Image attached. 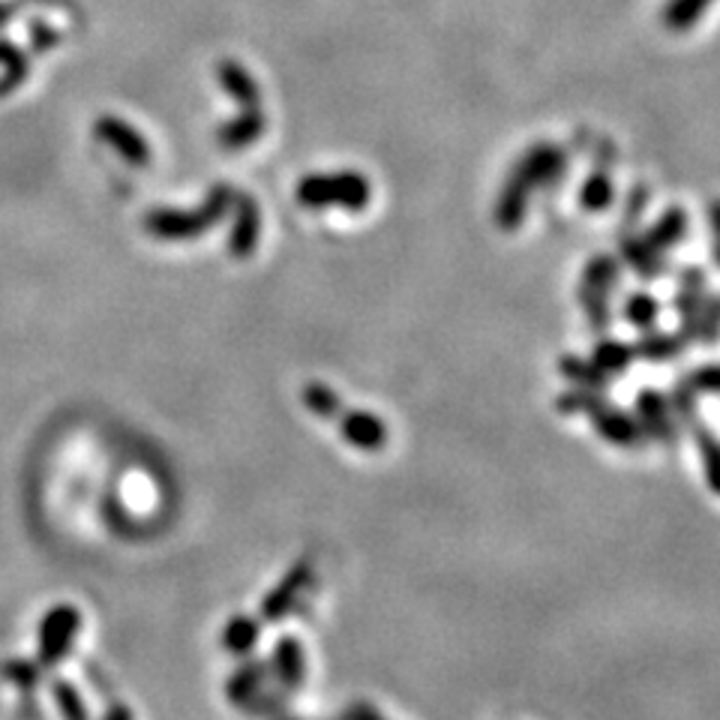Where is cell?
I'll list each match as a JSON object with an SVG mask.
<instances>
[{"mask_svg": "<svg viewBox=\"0 0 720 720\" xmlns=\"http://www.w3.org/2000/svg\"><path fill=\"white\" fill-rule=\"evenodd\" d=\"M711 3L715 0H666V7L661 12L663 27L673 31V34H685L709 12Z\"/></svg>", "mask_w": 720, "mask_h": 720, "instance_id": "cell-21", "label": "cell"}, {"mask_svg": "<svg viewBox=\"0 0 720 720\" xmlns=\"http://www.w3.org/2000/svg\"><path fill=\"white\" fill-rule=\"evenodd\" d=\"M228 189L220 187L213 189V196L208 199V204L196 213H154L151 216V232L156 237H168V240H187V237H199L204 235L213 223L223 220V213L228 211Z\"/></svg>", "mask_w": 720, "mask_h": 720, "instance_id": "cell-6", "label": "cell"}, {"mask_svg": "<svg viewBox=\"0 0 720 720\" xmlns=\"http://www.w3.org/2000/svg\"><path fill=\"white\" fill-rule=\"evenodd\" d=\"M345 720H388L376 706H369V703H352L343 715Z\"/></svg>", "mask_w": 720, "mask_h": 720, "instance_id": "cell-35", "label": "cell"}, {"mask_svg": "<svg viewBox=\"0 0 720 720\" xmlns=\"http://www.w3.org/2000/svg\"><path fill=\"white\" fill-rule=\"evenodd\" d=\"M622 259L630 271L637 273L639 280H654L663 273V259L658 249H651L646 244V237L625 235L622 237Z\"/></svg>", "mask_w": 720, "mask_h": 720, "instance_id": "cell-16", "label": "cell"}, {"mask_svg": "<svg viewBox=\"0 0 720 720\" xmlns=\"http://www.w3.org/2000/svg\"><path fill=\"white\" fill-rule=\"evenodd\" d=\"M259 132H261V118H259V115H252V118L235 123L232 130H225L223 139L232 144V147H244V144L252 142V139H256Z\"/></svg>", "mask_w": 720, "mask_h": 720, "instance_id": "cell-32", "label": "cell"}, {"mask_svg": "<svg viewBox=\"0 0 720 720\" xmlns=\"http://www.w3.org/2000/svg\"><path fill=\"white\" fill-rule=\"evenodd\" d=\"M312 582H316V562L312 558H297L295 565L288 567L283 574V579L273 586L268 594H264V601H261V618L264 622H283L292 613L300 610V603H304V594L312 589Z\"/></svg>", "mask_w": 720, "mask_h": 720, "instance_id": "cell-5", "label": "cell"}, {"mask_svg": "<svg viewBox=\"0 0 720 720\" xmlns=\"http://www.w3.org/2000/svg\"><path fill=\"white\" fill-rule=\"evenodd\" d=\"M271 720H304V718H297V715H288V711H283V715H276V718H271Z\"/></svg>", "mask_w": 720, "mask_h": 720, "instance_id": "cell-37", "label": "cell"}, {"mask_svg": "<svg viewBox=\"0 0 720 720\" xmlns=\"http://www.w3.org/2000/svg\"><path fill=\"white\" fill-rule=\"evenodd\" d=\"M51 694H55V706H58L60 718L63 720H91L82 694H79L70 682H63V678L55 682V685H51Z\"/></svg>", "mask_w": 720, "mask_h": 720, "instance_id": "cell-28", "label": "cell"}, {"mask_svg": "<svg viewBox=\"0 0 720 720\" xmlns=\"http://www.w3.org/2000/svg\"><path fill=\"white\" fill-rule=\"evenodd\" d=\"M261 637V625L259 618H252V615H232L223 627V649L228 654H235V658H247L249 651L256 649V642Z\"/></svg>", "mask_w": 720, "mask_h": 720, "instance_id": "cell-17", "label": "cell"}, {"mask_svg": "<svg viewBox=\"0 0 720 720\" xmlns=\"http://www.w3.org/2000/svg\"><path fill=\"white\" fill-rule=\"evenodd\" d=\"M304 405H307L309 414H316L321 421H337L340 414L345 412L343 397L333 388H328L324 381H307L304 385Z\"/></svg>", "mask_w": 720, "mask_h": 720, "instance_id": "cell-22", "label": "cell"}, {"mask_svg": "<svg viewBox=\"0 0 720 720\" xmlns=\"http://www.w3.org/2000/svg\"><path fill=\"white\" fill-rule=\"evenodd\" d=\"M558 373L574 385V388H586V390H601L606 393L613 378L603 373L601 366L594 364L591 357H579V355H562L558 361Z\"/></svg>", "mask_w": 720, "mask_h": 720, "instance_id": "cell-15", "label": "cell"}, {"mask_svg": "<svg viewBox=\"0 0 720 720\" xmlns=\"http://www.w3.org/2000/svg\"><path fill=\"white\" fill-rule=\"evenodd\" d=\"M691 433H694V441H697L703 472H706V484H709L715 496H720V438L715 436L699 417L691 424Z\"/></svg>", "mask_w": 720, "mask_h": 720, "instance_id": "cell-19", "label": "cell"}, {"mask_svg": "<svg viewBox=\"0 0 720 720\" xmlns=\"http://www.w3.org/2000/svg\"><path fill=\"white\" fill-rule=\"evenodd\" d=\"M697 340L703 345L720 343V297L706 295V304H703V312H699Z\"/></svg>", "mask_w": 720, "mask_h": 720, "instance_id": "cell-29", "label": "cell"}, {"mask_svg": "<svg viewBox=\"0 0 720 720\" xmlns=\"http://www.w3.org/2000/svg\"><path fill=\"white\" fill-rule=\"evenodd\" d=\"M373 199V187L357 172H333V175H307L297 184V201L304 208H343L364 211Z\"/></svg>", "mask_w": 720, "mask_h": 720, "instance_id": "cell-2", "label": "cell"}, {"mask_svg": "<svg viewBox=\"0 0 720 720\" xmlns=\"http://www.w3.org/2000/svg\"><path fill=\"white\" fill-rule=\"evenodd\" d=\"M666 400H670L675 417H678L682 424L691 426L699 417V393L691 388V381H687V378H678V381H675L673 393H670Z\"/></svg>", "mask_w": 720, "mask_h": 720, "instance_id": "cell-27", "label": "cell"}, {"mask_svg": "<svg viewBox=\"0 0 720 720\" xmlns=\"http://www.w3.org/2000/svg\"><path fill=\"white\" fill-rule=\"evenodd\" d=\"M687 381L697 393H711V397H720V364H706L697 366L687 373Z\"/></svg>", "mask_w": 720, "mask_h": 720, "instance_id": "cell-31", "label": "cell"}, {"mask_svg": "<svg viewBox=\"0 0 720 720\" xmlns=\"http://www.w3.org/2000/svg\"><path fill=\"white\" fill-rule=\"evenodd\" d=\"M3 678H10V682H15L19 687H27V691H34L36 685H39V678H43V663L36 661H7L3 663Z\"/></svg>", "mask_w": 720, "mask_h": 720, "instance_id": "cell-30", "label": "cell"}, {"mask_svg": "<svg viewBox=\"0 0 720 720\" xmlns=\"http://www.w3.org/2000/svg\"><path fill=\"white\" fill-rule=\"evenodd\" d=\"M340 436H343V441H349L352 448L376 453V450L388 445V424L373 412L352 409V412L340 414Z\"/></svg>", "mask_w": 720, "mask_h": 720, "instance_id": "cell-11", "label": "cell"}, {"mask_svg": "<svg viewBox=\"0 0 720 720\" xmlns=\"http://www.w3.org/2000/svg\"><path fill=\"white\" fill-rule=\"evenodd\" d=\"M615 199V189H613V178L606 175V172H594L586 184H582V192H579V204H582V211L598 213L606 211Z\"/></svg>", "mask_w": 720, "mask_h": 720, "instance_id": "cell-24", "label": "cell"}, {"mask_svg": "<svg viewBox=\"0 0 720 720\" xmlns=\"http://www.w3.org/2000/svg\"><path fill=\"white\" fill-rule=\"evenodd\" d=\"M288 703H292V694H288V691H283V687L280 685H268L264 687V691H261L259 697H252L247 703V706H244V715H249V718H264V720H271V718H276V715H283L285 711V706H288Z\"/></svg>", "mask_w": 720, "mask_h": 720, "instance_id": "cell-25", "label": "cell"}, {"mask_svg": "<svg viewBox=\"0 0 720 720\" xmlns=\"http://www.w3.org/2000/svg\"><path fill=\"white\" fill-rule=\"evenodd\" d=\"M603 402H606V393L601 390H586V388H570L565 390L558 400H555V409L562 414H586L598 412Z\"/></svg>", "mask_w": 720, "mask_h": 720, "instance_id": "cell-26", "label": "cell"}, {"mask_svg": "<svg viewBox=\"0 0 720 720\" xmlns=\"http://www.w3.org/2000/svg\"><path fill=\"white\" fill-rule=\"evenodd\" d=\"M340 720H345V718H340Z\"/></svg>", "mask_w": 720, "mask_h": 720, "instance_id": "cell-38", "label": "cell"}, {"mask_svg": "<svg viewBox=\"0 0 720 720\" xmlns=\"http://www.w3.org/2000/svg\"><path fill=\"white\" fill-rule=\"evenodd\" d=\"M637 361H649V364H670L675 357H682L687 352V340L678 333L666 331H642V337L634 345Z\"/></svg>", "mask_w": 720, "mask_h": 720, "instance_id": "cell-14", "label": "cell"}, {"mask_svg": "<svg viewBox=\"0 0 720 720\" xmlns=\"http://www.w3.org/2000/svg\"><path fill=\"white\" fill-rule=\"evenodd\" d=\"M591 361L601 366L606 376H622L627 373L634 361H637V352H634V345L622 343V340H610V337H601L594 349H591Z\"/></svg>", "mask_w": 720, "mask_h": 720, "instance_id": "cell-20", "label": "cell"}, {"mask_svg": "<svg viewBox=\"0 0 720 720\" xmlns=\"http://www.w3.org/2000/svg\"><path fill=\"white\" fill-rule=\"evenodd\" d=\"M637 424L642 429L646 441H654L661 448H675L678 445V417H675L673 405L663 397L661 390L646 388L637 393Z\"/></svg>", "mask_w": 720, "mask_h": 720, "instance_id": "cell-7", "label": "cell"}, {"mask_svg": "<svg viewBox=\"0 0 720 720\" xmlns=\"http://www.w3.org/2000/svg\"><path fill=\"white\" fill-rule=\"evenodd\" d=\"M271 670H268V663L256 661V658H247V661L237 666L235 673L228 675V682H225V697L228 703L235 706V709H244L249 699L259 697L264 687L271 685Z\"/></svg>", "mask_w": 720, "mask_h": 720, "instance_id": "cell-12", "label": "cell"}, {"mask_svg": "<svg viewBox=\"0 0 720 720\" xmlns=\"http://www.w3.org/2000/svg\"><path fill=\"white\" fill-rule=\"evenodd\" d=\"M703 304H706V273L699 268H687L678 280V295H675V312H678L682 337L687 343H697Z\"/></svg>", "mask_w": 720, "mask_h": 720, "instance_id": "cell-9", "label": "cell"}, {"mask_svg": "<svg viewBox=\"0 0 720 720\" xmlns=\"http://www.w3.org/2000/svg\"><path fill=\"white\" fill-rule=\"evenodd\" d=\"M82 630V613L72 603H55L43 618L36 630V651L43 666H58L75 646Z\"/></svg>", "mask_w": 720, "mask_h": 720, "instance_id": "cell-4", "label": "cell"}, {"mask_svg": "<svg viewBox=\"0 0 720 720\" xmlns=\"http://www.w3.org/2000/svg\"><path fill=\"white\" fill-rule=\"evenodd\" d=\"M271 670L273 685H280L288 694H295L297 687L307 682V658H304V649H300V639L297 637H280L273 642L271 651Z\"/></svg>", "mask_w": 720, "mask_h": 720, "instance_id": "cell-10", "label": "cell"}, {"mask_svg": "<svg viewBox=\"0 0 720 720\" xmlns=\"http://www.w3.org/2000/svg\"><path fill=\"white\" fill-rule=\"evenodd\" d=\"M658 316H661V304L649 292H634L625 300V321L634 324L637 331H651L658 324Z\"/></svg>", "mask_w": 720, "mask_h": 720, "instance_id": "cell-23", "label": "cell"}, {"mask_svg": "<svg viewBox=\"0 0 720 720\" xmlns=\"http://www.w3.org/2000/svg\"><path fill=\"white\" fill-rule=\"evenodd\" d=\"M589 421L591 426H594V433H598L603 441H610L613 448L639 450L646 445V436H642V429H639L637 417L627 414L625 409L613 405L610 400L603 402L598 412H591Z\"/></svg>", "mask_w": 720, "mask_h": 720, "instance_id": "cell-8", "label": "cell"}, {"mask_svg": "<svg viewBox=\"0 0 720 720\" xmlns=\"http://www.w3.org/2000/svg\"><path fill=\"white\" fill-rule=\"evenodd\" d=\"M567 156L562 147H555L550 142L534 144L532 151H526L520 156V163L510 168V175L505 178L501 189H498L496 211L493 220L501 232H517L526 220V211L532 204L534 189L553 187L565 178Z\"/></svg>", "mask_w": 720, "mask_h": 720, "instance_id": "cell-1", "label": "cell"}, {"mask_svg": "<svg viewBox=\"0 0 720 720\" xmlns=\"http://www.w3.org/2000/svg\"><path fill=\"white\" fill-rule=\"evenodd\" d=\"M259 232H261L259 204L249 199V196H240V199H237L235 225H232V235H228V252H232L235 259H247V256H252L256 247H259Z\"/></svg>", "mask_w": 720, "mask_h": 720, "instance_id": "cell-13", "label": "cell"}, {"mask_svg": "<svg viewBox=\"0 0 720 720\" xmlns=\"http://www.w3.org/2000/svg\"><path fill=\"white\" fill-rule=\"evenodd\" d=\"M225 84H228V91L237 96V99H244V103H256V84L249 82V75L244 70H237V67H228L225 70Z\"/></svg>", "mask_w": 720, "mask_h": 720, "instance_id": "cell-33", "label": "cell"}, {"mask_svg": "<svg viewBox=\"0 0 720 720\" xmlns=\"http://www.w3.org/2000/svg\"><path fill=\"white\" fill-rule=\"evenodd\" d=\"M709 225H711V256L720 268V199L709 204Z\"/></svg>", "mask_w": 720, "mask_h": 720, "instance_id": "cell-34", "label": "cell"}, {"mask_svg": "<svg viewBox=\"0 0 720 720\" xmlns=\"http://www.w3.org/2000/svg\"><path fill=\"white\" fill-rule=\"evenodd\" d=\"M103 720H132L130 706H123V703H115V706H111V709L103 715Z\"/></svg>", "mask_w": 720, "mask_h": 720, "instance_id": "cell-36", "label": "cell"}, {"mask_svg": "<svg viewBox=\"0 0 720 720\" xmlns=\"http://www.w3.org/2000/svg\"><path fill=\"white\" fill-rule=\"evenodd\" d=\"M615 285H618V261L613 256H594L586 264L577 288L579 307L586 312V321L594 333H606L613 324L610 297H613Z\"/></svg>", "mask_w": 720, "mask_h": 720, "instance_id": "cell-3", "label": "cell"}, {"mask_svg": "<svg viewBox=\"0 0 720 720\" xmlns=\"http://www.w3.org/2000/svg\"><path fill=\"white\" fill-rule=\"evenodd\" d=\"M687 232V213L685 208H670V211H663L658 216V223L651 225L649 232H646V244L651 249H658V252H666V249H673L682 244V237Z\"/></svg>", "mask_w": 720, "mask_h": 720, "instance_id": "cell-18", "label": "cell"}]
</instances>
